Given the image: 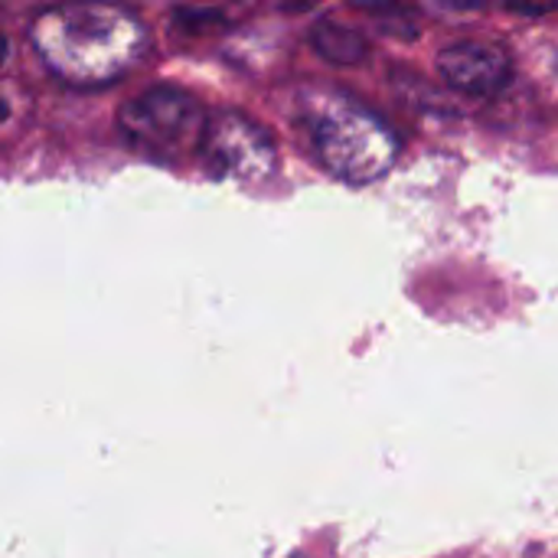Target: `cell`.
I'll use <instances>...</instances> for the list:
<instances>
[{
    "label": "cell",
    "instance_id": "obj_1",
    "mask_svg": "<svg viewBox=\"0 0 558 558\" xmlns=\"http://www.w3.org/2000/svg\"><path fill=\"white\" fill-rule=\"evenodd\" d=\"M43 65L69 85H105L131 72L147 52V26L137 13L111 3H62L29 26Z\"/></svg>",
    "mask_w": 558,
    "mask_h": 558
},
{
    "label": "cell",
    "instance_id": "obj_2",
    "mask_svg": "<svg viewBox=\"0 0 558 558\" xmlns=\"http://www.w3.org/2000/svg\"><path fill=\"white\" fill-rule=\"evenodd\" d=\"M301 121L317 160L343 183H376L399 157L396 131L347 92L307 88L301 95Z\"/></svg>",
    "mask_w": 558,
    "mask_h": 558
},
{
    "label": "cell",
    "instance_id": "obj_3",
    "mask_svg": "<svg viewBox=\"0 0 558 558\" xmlns=\"http://www.w3.org/2000/svg\"><path fill=\"white\" fill-rule=\"evenodd\" d=\"M206 108L183 88L157 85L121 108V131L150 154H173L203 141Z\"/></svg>",
    "mask_w": 558,
    "mask_h": 558
},
{
    "label": "cell",
    "instance_id": "obj_4",
    "mask_svg": "<svg viewBox=\"0 0 558 558\" xmlns=\"http://www.w3.org/2000/svg\"><path fill=\"white\" fill-rule=\"evenodd\" d=\"M206 160L239 183H262L275 173L278 147L271 134L242 111H216L199 141Z\"/></svg>",
    "mask_w": 558,
    "mask_h": 558
},
{
    "label": "cell",
    "instance_id": "obj_5",
    "mask_svg": "<svg viewBox=\"0 0 558 558\" xmlns=\"http://www.w3.org/2000/svg\"><path fill=\"white\" fill-rule=\"evenodd\" d=\"M438 69L448 78V85H454L464 95H477V98L497 95L500 88H507V82L513 75V62H510L507 49L497 43H484V39L451 43L438 56Z\"/></svg>",
    "mask_w": 558,
    "mask_h": 558
},
{
    "label": "cell",
    "instance_id": "obj_6",
    "mask_svg": "<svg viewBox=\"0 0 558 558\" xmlns=\"http://www.w3.org/2000/svg\"><path fill=\"white\" fill-rule=\"evenodd\" d=\"M311 39H314V46L320 49L324 59L340 62V65L360 62L366 56V39L356 29L343 26V23H330V20L327 23H317L314 33H311Z\"/></svg>",
    "mask_w": 558,
    "mask_h": 558
},
{
    "label": "cell",
    "instance_id": "obj_7",
    "mask_svg": "<svg viewBox=\"0 0 558 558\" xmlns=\"http://www.w3.org/2000/svg\"><path fill=\"white\" fill-rule=\"evenodd\" d=\"M7 49H10V39H7V33L0 29V62L7 59Z\"/></svg>",
    "mask_w": 558,
    "mask_h": 558
},
{
    "label": "cell",
    "instance_id": "obj_8",
    "mask_svg": "<svg viewBox=\"0 0 558 558\" xmlns=\"http://www.w3.org/2000/svg\"><path fill=\"white\" fill-rule=\"evenodd\" d=\"M3 118H7V101L0 98V121H3Z\"/></svg>",
    "mask_w": 558,
    "mask_h": 558
}]
</instances>
